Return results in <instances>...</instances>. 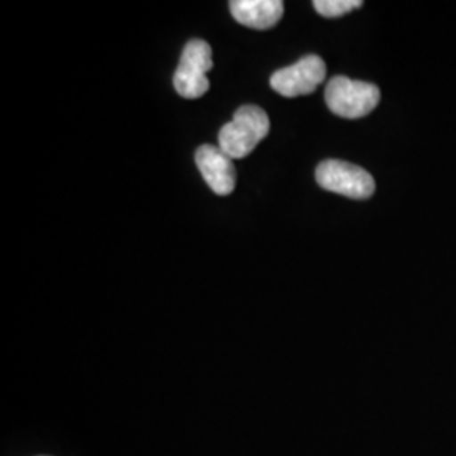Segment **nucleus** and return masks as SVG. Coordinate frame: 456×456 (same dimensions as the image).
Returning <instances> with one entry per match:
<instances>
[{
  "mask_svg": "<svg viewBox=\"0 0 456 456\" xmlns=\"http://www.w3.org/2000/svg\"><path fill=\"white\" fill-rule=\"evenodd\" d=\"M316 181L326 191L352 200H367L375 191L374 178L363 167L338 159H326L320 164Z\"/></svg>",
  "mask_w": 456,
  "mask_h": 456,
  "instance_id": "20e7f679",
  "label": "nucleus"
},
{
  "mask_svg": "<svg viewBox=\"0 0 456 456\" xmlns=\"http://www.w3.org/2000/svg\"><path fill=\"white\" fill-rule=\"evenodd\" d=\"M326 65L320 56H305L297 63L286 66L271 77V88L286 98L313 94L325 82Z\"/></svg>",
  "mask_w": 456,
  "mask_h": 456,
  "instance_id": "39448f33",
  "label": "nucleus"
},
{
  "mask_svg": "<svg viewBox=\"0 0 456 456\" xmlns=\"http://www.w3.org/2000/svg\"><path fill=\"white\" fill-rule=\"evenodd\" d=\"M363 5L362 0H316L313 2V7L320 16L335 19L342 17L355 9H360Z\"/></svg>",
  "mask_w": 456,
  "mask_h": 456,
  "instance_id": "6e6552de",
  "label": "nucleus"
},
{
  "mask_svg": "<svg viewBox=\"0 0 456 456\" xmlns=\"http://www.w3.org/2000/svg\"><path fill=\"white\" fill-rule=\"evenodd\" d=\"M230 12L233 19L252 29H271L284 14L281 0H232Z\"/></svg>",
  "mask_w": 456,
  "mask_h": 456,
  "instance_id": "0eeeda50",
  "label": "nucleus"
},
{
  "mask_svg": "<svg viewBox=\"0 0 456 456\" xmlns=\"http://www.w3.org/2000/svg\"><path fill=\"white\" fill-rule=\"evenodd\" d=\"M212 68L210 45L203 39H191L183 49L180 66L173 78L178 95L188 100L203 97L210 88L207 73Z\"/></svg>",
  "mask_w": 456,
  "mask_h": 456,
  "instance_id": "7ed1b4c3",
  "label": "nucleus"
},
{
  "mask_svg": "<svg viewBox=\"0 0 456 456\" xmlns=\"http://www.w3.org/2000/svg\"><path fill=\"white\" fill-rule=\"evenodd\" d=\"M195 161L203 180L212 188L213 193L227 196L235 190L237 171L233 159H230L220 147L212 144L198 147Z\"/></svg>",
  "mask_w": 456,
  "mask_h": 456,
  "instance_id": "423d86ee",
  "label": "nucleus"
},
{
  "mask_svg": "<svg viewBox=\"0 0 456 456\" xmlns=\"http://www.w3.org/2000/svg\"><path fill=\"white\" fill-rule=\"evenodd\" d=\"M269 129V117L261 107L244 105L235 112L232 122L222 127L218 134V147L230 159H242L259 146Z\"/></svg>",
  "mask_w": 456,
  "mask_h": 456,
  "instance_id": "f257e3e1",
  "label": "nucleus"
},
{
  "mask_svg": "<svg viewBox=\"0 0 456 456\" xmlns=\"http://www.w3.org/2000/svg\"><path fill=\"white\" fill-rule=\"evenodd\" d=\"M325 100L333 114L343 118H360L379 105L380 90L372 83L333 77L326 85Z\"/></svg>",
  "mask_w": 456,
  "mask_h": 456,
  "instance_id": "f03ea898",
  "label": "nucleus"
}]
</instances>
